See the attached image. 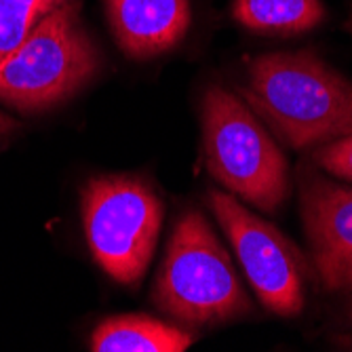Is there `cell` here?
<instances>
[{"label": "cell", "instance_id": "1", "mask_svg": "<svg viewBox=\"0 0 352 352\" xmlns=\"http://www.w3.org/2000/svg\"><path fill=\"white\" fill-rule=\"evenodd\" d=\"M243 98L296 150L352 135V82L312 49L251 59Z\"/></svg>", "mask_w": 352, "mask_h": 352}, {"label": "cell", "instance_id": "2", "mask_svg": "<svg viewBox=\"0 0 352 352\" xmlns=\"http://www.w3.org/2000/svg\"><path fill=\"white\" fill-rule=\"evenodd\" d=\"M207 171L232 195L264 213L289 197V165L260 118L236 95L211 87L203 100Z\"/></svg>", "mask_w": 352, "mask_h": 352}, {"label": "cell", "instance_id": "3", "mask_svg": "<svg viewBox=\"0 0 352 352\" xmlns=\"http://www.w3.org/2000/svg\"><path fill=\"white\" fill-rule=\"evenodd\" d=\"M156 306L184 323L209 325L251 310L230 255L199 211L177 223L154 289Z\"/></svg>", "mask_w": 352, "mask_h": 352}, {"label": "cell", "instance_id": "4", "mask_svg": "<svg viewBox=\"0 0 352 352\" xmlns=\"http://www.w3.org/2000/svg\"><path fill=\"white\" fill-rule=\"evenodd\" d=\"M98 68L100 55L80 23L78 3L66 0L0 59V100L43 110L70 98Z\"/></svg>", "mask_w": 352, "mask_h": 352}, {"label": "cell", "instance_id": "5", "mask_svg": "<svg viewBox=\"0 0 352 352\" xmlns=\"http://www.w3.org/2000/svg\"><path fill=\"white\" fill-rule=\"evenodd\" d=\"M82 221L98 264L118 283L138 285L152 260L163 205L140 177H95L82 190Z\"/></svg>", "mask_w": 352, "mask_h": 352}, {"label": "cell", "instance_id": "6", "mask_svg": "<svg viewBox=\"0 0 352 352\" xmlns=\"http://www.w3.org/2000/svg\"><path fill=\"white\" fill-rule=\"evenodd\" d=\"M209 207L262 304L278 316L300 314L306 302V264L296 245L226 192H209Z\"/></svg>", "mask_w": 352, "mask_h": 352}, {"label": "cell", "instance_id": "7", "mask_svg": "<svg viewBox=\"0 0 352 352\" xmlns=\"http://www.w3.org/2000/svg\"><path fill=\"white\" fill-rule=\"evenodd\" d=\"M302 215L314 268L331 292L352 289V188L302 177Z\"/></svg>", "mask_w": 352, "mask_h": 352}, {"label": "cell", "instance_id": "8", "mask_svg": "<svg viewBox=\"0 0 352 352\" xmlns=\"http://www.w3.org/2000/svg\"><path fill=\"white\" fill-rule=\"evenodd\" d=\"M118 47L135 59L173 49L188 32V0H106Z\"/></svg>", "mask_w": 352, "mask_h": 352}, {"label": "cell", "instance_id": "9", "mask_svg": "<svg viewBox=\"0 0 352 352\" xmlns=\"http://www.w3.org/2000/svg\"><path fill=\"white\" fill-rule=\"evenodd\" d=\"M195 342L188 331L142 314L112 316L95 329V352H184Z\"/></svg>", "mask_w": 352, "mask_h": 352}, {"label": "cell", "instance_id": "10", "mask_svg": "<svg viewBox=\"0 0 352 352\" xmlns=\"http://www.w3.org/2000/svg\"><path fill=\"white\" fill-rule=\"evenodd\" d=\"M234 19L255 34L294 36L325 19L321 0H234Z\"/></svg>", "mask_w": 352, "mask_h": 352}, {"label": "cell", "instance_id": "11", "mask_svg": "<svg viewBox=\"0 0 352 352\" xmlns=\"http://www.w3.org/2000/svg\"><path fill=\"white\" fill-rule=\"evenodd\" d=\"M66 0H0V59L17 49L34 25Z\"/></svg>", "mask_w": 352, "mask_h": 352}, {"label": "cell", "instance_id": "12", "mask_svg": "<svg viewBox=\"0 0 352 352\" xmlns=\"http://www.w3.org/2000/svg\"><path fill=\"white\" fill-rule=\"evenodd\" d=\"M314 163L327 173L352 182V135L318 146L312 154Z\"/></svg>", "mask_w": 352, "mask_h": 352}, {"label": "cell", "instance_id": "13", "mask_svg": "<svg viewBox=\"0 0 352 352\" xmlns=\"http://www.w3.org/2000/svg\"><path fill=\"white\" fill-rule=\"evenodd\" d=\"M17 126H19V124H17V120H15V118H11V116H7V114L0 112V135L15 131Z\"/></svg>", "mask_w": 352, "mask_h": 352}]
</instances>
